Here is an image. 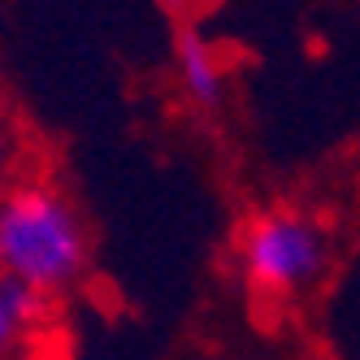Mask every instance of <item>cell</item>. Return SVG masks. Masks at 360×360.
Masks as SVG:
<instances>
[{"label": "cell", "instance_id": "4", "mask_svg": "<svg viewBox=\"0 0 360 360\" xmlns=\"http://www.w3.org/2000/svg\"><path fill=\"white\" fill-rule=\"evenodd\" d=\"M39 321H44V300L0 278V360H27Z\"/></svg>", "mask_w": 360, "mask_h": 360}, {"label": "cell", "instance_id": "5", "mask_svg": "<svg viewBox=\"0 0 360 360\" xmlns=\"http://www.w3.org/2000/svg\"><path fill=\"white\" fill-rule=\"evenodd\" d=\"M13 165H18V135H13V122L0 109V191L13 187Z\"/></svg>", "mask_w": 360, "mask_h": 360}, {"label": "cell", "instance_id": "2", "mask_svg": "<svg viewBox=\"0 0 360 360\" xmlns=\"http://www.w3.org/2000/svg\"><path fill=\"white\" fill-rule=\"evenodd\" d=\"M243 282L265 300H295L317 287L330 265V235L317 217L300 209L252 213L235 239Z\"/></svg>", "mask_w": 360, "mask_h": 360}, {"label": "cell", "instance_id": "1", "mask_svg": "<svg viewBox=\"0 0 360 360\" xmlns=\"http://www.w3.org/2000/svg\"><path fill=\"white\" fill-rule=\"evenodd\" d=\"M87 265V221L61 187L27 178L0 191V278L53 300L79 287Z\"/></svg>", "mask_w": 360, "mask_h": 360}, {"label": "cell", "instance_id": "3", "mask_svg": "<svg viewBox=\"0 0 360 360\" xmlns=\"http://www.w3.org/2000/svg\"><path fill=\"white\" fill-rule=\"evenodd\" d=\"M174 70H178V87L195 109H217L226 96V65L217 57V48L209 35H200L187 27L174 44Z\"/></svg>", "mask_w": 360, "mask_h": 360}]
</instances>
